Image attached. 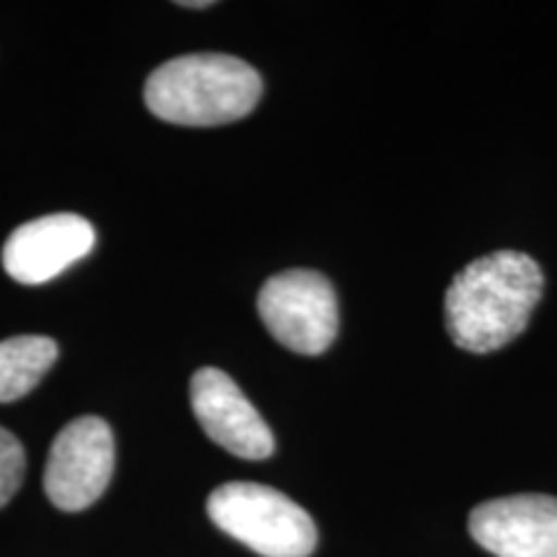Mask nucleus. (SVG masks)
I'll return each instance as SVG.
<instances>
[{"label":"nucleus","instance_id":"1","mask_svg":"<svg viewBox=\"0 0 557 557\" xmlns=\"http://www.w3.org/2000/svg\"><path fill=\"white\" fill-rule=\"evenodd\" d=\"M542 269L517 250H498L468 263L451 278L444 310L459 348L487 354L527 329L542 297Z\"/></svg>","mask_w":557,"mask_h":557},{"label":"nucleus","instance_id":"2","mask_svg":"<svg viewBox=\"0 0 557 557\" xmlns=\"http://www.w3.org/2000/svg\"><path fill=\"white\" fill-rule=\"evenodd\" d=\"M263 81L230 54H184L160 65L145 83V103L158 120L184 127H218L248 116L261 101Z\"/></svg>","mask_w":557,"mask_h":557},{"label":"nucleus","instance_id":"3","mask_svg":"<svg viewBox=\"0 0 557 557\" xmlns=\"http://www.w3.org/2000/svg\"><path fill=\"white\" fill-rule=\"evenodd\" d=\"M209 519L222 532L263 557H310L315 521L302 506L261 483H225L207 500Z\"/></svg>","mask_w":557,"mask_h":557},{"label":"nucleus","instance_id":"4","mask_svg":"<svg viewBox=\"0 0 557 557\" xmlns=\"http://www.w3.org/2000/svg\"><path fill=\"white\" fill-rule=\"evenodd\" d=\"M259 315L278 344L305 357L323 354L338 333L336 292L310 269L271 276L259 292Z\"/></svg>","mask_w":557,"mask_h":557},{"label":"nucleus","instance_id":"5","mask_svg":"<svg viewBox=\"0 0 557 557\" xmlns=\"http://www.w3.org/2000/svg\"><path fill=\"white\" fill-rule=\"evenodd\" d=\"M114 434L96 416L70 421L54 436L45 470V491L60 511L94 506L114 475Z\"/></svg>","mask_w":557,"mask_h":557},{"label":"nucleus","instance_id":"6","mask_svg":"<svg viewBox=\"0 0 557 557\" xmlns=\"http://www.w3.org/2000/svg\"><path fill=\"white\" fill-rule=\"evenodd\" d=\"M191 408L205 434L240 459L274 455V434L240 387L222 369L205 367L191 377Z\"/></svg>","mask_w":557,"mask_h":557},{"label":"nucleus","instance_id":"7","mask_svg":"<svg viewBox=\"0 0 557 557\" xmlns=\"http://www.w3.org/2000/svg\"><path fill=\"white\" fill-rule=\"evenodd\" d=\"M470 534L496 557H557V498L524 493L472 508Z\"/></svg>","mask_w":557,"mask_h":557},{"label":"nucleus","instance_id":"8","mask_svg":"<svg viewBox=\"0 0 557 557\" xmlns=\"http://www.w3.org/2000/svg\"><path fill=\"white\" fill-rule=\"evenodd\" d=\"M96 230L81 214H47L16 227L3 246V269L21 284H45L94 250Z\"/></svg>","mask_w":557,"mask_h":557},{"label":"nucleus","instance_id":"9","mask_svg":"<svg viewBox=\"0 0 557 557\" xmlns=\"http://www.w3.org/2000/svg\"><path fill=\"white\" fill-rule=\"evenodd\" d=\"M60 348L47 336H13L0 341V403L29 395L47 369L58 361Z\"/></svg>","mask_w":557,"mask_h":557},{"label":"nucleus","instance_id":"10","mask_svg":"<svg viewBox=\"0 0 557 557\" xmlns=\"http://www.w3.org/2000/svg\"><path fill=\"white\" fill-rule=\"evenodd\" d=\"M26 472L24 447L9 429L0 426V508L16 496Z\"/></svg>","mask_w":557,"mask_h":557},{"label":"nucleus","instance_id":"11","mask_svg":"<svg viewBox=\"0 0 557 557\" xmlns=\"http://www.w3.org/2000/svg\"><path fill=\"white\" fill-rule=\"evenodd\" d=\"M178 5H184V9H209V0H181Z\"/></svg>","mask_w":557,"mask_h":557}]
</instances>
